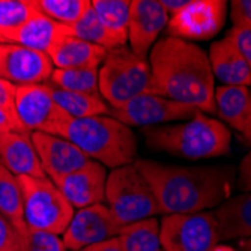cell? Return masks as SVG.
<instances>
[{"label": "cell", "mask_w": 251, "mask_h": 251, "mask_svg": "<svg viewBox=\"0 0 251 251\" xmlns=\"http://www.w3.org/2000/svg\"><path fill=\"white\" fill-rule=\"evenodd\" d=\"M149 94L215 113V77L208 54L196 44L166 36L151 50Z\"/></svg>", "instance_id": "cell-1"}, {"label": "cell", "mask_w": 251, "mask_h": 251, "mask_svg": "<svg viewBox=\"0 0 251 251\" xmlns=\"http://www.w3.org/2000/svg\"><path fill=\"white\" fill-rule=\"evenodd\" d=\"M159 212L197 214L212 209L229 199L235 182L233 166H173L142 159L137 161Z\"/></svg>", "instance_id": "cell-2"}, {"label": "cell", "mask_w": 251, "mask_h": 251, "mask_svg": "<svg viewBox=\"0 0 251 251\" xmlns=\"http://www.w3.org/2000/svg\"><path fill=\"white\" fill-rule=\"evenodd\" d=\"M146 145L185 159H204L229 153L232 134L221 121L199 113L193 119L175 125L149 126L143 131Z\"/></svg>", "instance_id": "cell-3"}, {"label": "cell", "mask_w": 251, "mask_h": 251, "mask_svg": "<svg viewBox=\"0 0 251 251\" xmlns=\"http://www.w3.org/2000/svg\"><path fill=\"white\" fill-rule=\"evenodd\" d=\"M62 137L104 167L128 166L137 156V139L132 129L111 116L71 118L63 128Z\"/></svg>", "instance_id": "cell-4"}, {"label": "cell", "mask_w": 251, "mask_h": 251, "mask_svg": "<svg viewBox=\"0 0 251 251\" xmlns=\"http://www.w3.org/2000/svg\"><path fill=\"white\" fill-rule=\"evenodd\" d=\"M104 201L121 227L159 214L153 191L135 164L113 169L108 173Z\"/></svg>", "instance_id": "cell-5"}, {"label": "cell", "mask_w": 251, "mask_h": 251, "mask_svg": "<svg viewBox=\"0 0 251 251\" xmlns=\"http://www.w3.org/2000/svg\"><path fill=\"white\" fill-rule=\"evenodd\" d=\"M151 66L146 59L135 56L131 49L119 47L107 51L98 70L100 95L118 108L135 97L149 94Z\"/></svg>", "instance_id": "cell-6"}, {"label": "cell", "mask_w": 251, "mask_h": 251, "mask_svg": "<svg viewBox=\"0 0 251 251\" xmlns=\"http://www.w3.org/2000/svg\"><path fill=\"white\" fill-rule=\"evenodd\" d=\"M25 200V221L29 230L62 235L75 209L65 199L54 182L45 177L20 176Z\"/></svg>", "instance_id": "cell-7"}, {"label": "cell", "mask_w": 251, "mask_h": 251, "mask_svg": "<svg viewBox=\"0 0 251 251\" xmlns=\"http://www.w3.org/2000/svg\"><path fill=\"white\" fill-rule=\"evenodd\" d=\"M163 251H212L218 233L211 212L172 214L159 224Z\"/></svg>", "instance_id": "cell-8"}, {"label": "cell", "mask_w": 251, "mask_h": 251, "mask_svg": "<svg viewBox=\"0 0 251 251\" xmlns=\"http://www.w3.org/2000/svg\"><path fill=\"white\" fill-rule=\"evenodd\" d=\"M15 110L20 122L29 132L62 137L71 118L54 102L49 83L17 86Z\"/></svg>", "instance_id": "cell-9"}, {"label": "cell", "mask_w": 251, "mask_h": 251, "mask_svg": "<svg viewBox=\"0 0 251 251\" xmlns=\"http://www.w3.org/2000/svg\"><path fill=\"white\" fill-rule=\"evenodd\" d=\"M201 113L196 107L180 104L163 97L143 94L118 108H108V116L126 126H153L175 121H188Z\"/></svg>", "instance_id": "cell-10"}, {"label": "cell", "mask_w": 251, "mask_h": 251, "mask_svg": "<svg viewBox=\"0 0 251 251\" xmlns=\"http://www.w3.org/2000/svg\"><path fill=\"white\" fill-rule=\"evenodd\" d=\"M227 2L224 0H190V3L172 15L167 33L184 41H203L214 38L224 26Z\"/></svg>", "instance_id": "cell-11"}, {"label": "cell", "mask_w": 251, "mask_h": 251, "mask_svg": "<svg viewBox=\"0 0 251 251\" xmlns=\"http://www.w3.org/2000/svg\"><path fill=\"white\" fill-rule=\"evenodd\" d=\"M121 229L105 204L98 203L74 212L66 230L62 233V241L68 251H78L116 238Z\"/></svg>", "instance_id": "cell-12"}, {"label": "cell", "mask_w": 251, "mask_h": 251, "mask_svg": "<svg viewBox=\"0 0 251 251\" xmlns=\"http://www.w3.org/2000/svg\"><path fill=\"white\" fill-rule=\"evenodd\" d=\"M53 63L42 54L17 44L0 42V78L15 86L39 84L49 81Z\"/></svg>", "instance_id": "cell-13"}, {"label": "cell", "mask_w": 251, "mask_h": 251, "mask_svg": "<svg viewBox=\"0 0 251 251\" xmlns=\"http://www.w3.org/2000/svg\"><path fill=\"white\" fill-rule=\"evenodd\" d=\"M30 137L44 173L53 182L84 167L90 161L84 152L63 137L42 132H30Z\"/></svg>", "instance_id": "cell-14"}, {"label": "cell", "mask_w": 251, "mask_h": 251, "mask_svg": "<svg viewBox=\"0 0 251 251\" xmlns=\"http://www.w3.org/2000/svg\"><path fill=\"white\" fill-rule=\"evenodd\" d=\"M169 23V14L158 0H132L128 23L131 51L142 59L155 45L158 35Z\"/></svg>", "instance_id": "cell-15"}, {"label": "cell", "mask_w": 251, "mask_h": 251, "mask_svg": "<svg viewBox=\"0 0 251 251\" xmlns=\"http://www.w3.org/2000/svg\"><path fill=\"white\" fill-rule=\"evenodd\" d=\"M105 167L94 159H90L84 167L54 182V185L74 209H83L102 203L105 197Z\"/></svg>", "instance_id": "cell-16"}, {"label": "cell", "mask_w": 251, "mask_h": 251, "mask_svg": "<svg viewBox=\"0 0 251 251\" xmlns=\"http://www.w3.org/2000/svg\"><path fill=\"white\" fill-rule=\"evenodd\" d=\"M0 164L14 176L45 177L29 131H11L0 142Z\"/></svg>", "instance_id": "cell-17"}, {"label": "cell", "mask_w": 251, "mask_h": 251, "mask_svg": "<svg viewBox=\"0 0 251 251\" xmlns=\"http://www.w3.org/2000/svg\"><path fill=\"white\" fill-rule=\"evenodd\" d=\"M47 56L56 70H80L98 68L104 62L107 50L70 35L65 27V33L54 42Z\"/></svg>", "instance_id": "cell-18"}, {"label": "cell", "mask_w": 251, "mask_h": 251, "mask_svg": "<svg viewBox=\"0 0 251 251\" xmlns=\"http://www.w3.org/2000/svg\"><path fill=\"white\" fill-rule=\"evenodd\" d=\"M211 214L218 241L251 238V193L226 199Z\"/></svg>", "instance_id": "cell-19"}, {"label": "cell", "mask_w": 251, "mask_h": 251, "mask_svg": "<svg viewBox=\"0 0 251 251\" xmlns=\"http://www.w3.org/2000/svg\"><path fill=\"white\" fill-rule=\"evenodd\" d=\"M208 59L214 77L223 86H251L250 66L227 36L211 45Z\"/></svg>", "instance_id": "cell-20"}, {"label": "cell", "mask_w": 251, "mask_h": 251, "mask_svg": "<svg viewBox=\"0 0 251 251\" xmlns=\"http://www.w3.org/2000/svg\"><path fill=\"white\" fill-rule=\"evenodd\" d=\"M63 33H65V26L50 20L49 17H45L36 8L33 15L25 23V25L18 27L15 32L9 33L3 39V42L17 44L29 50H33L42 54H49L54 42Z\"/></svg>", "instance_id": "cell-21"}, {"label": "cell", "mask_w": 251, "mask_h": 251, "mask_svg": "<svg viewBox=\"0 0 251 251\" xmlns=\"http://www.w3.org/2000/svg\"><path fill=\"white\" fill-rule=\"evenodd\" d=\"M215 111L223 122L241 134L245 129L250 110V90L244 86H220L214 94Z\"/></svg>", "instance_id": "cell-22"}, {"label": "cell", "mask_w": 251, "mask_h": 251, "mask_svg": "<svg viewBox=\"0 0 251 251\" xmlns=\"http://www.w3.org/2000/svg\"><path fill=\"white\" fill-rule=\"evenodd\" d=\"M0 214L11 221L17 229L26 235L27 224L25 221V200L20 180L0 164Z\"/></svg>", "instance_id": "cell-23"}, {"label": "cell", "mask_w": 251, "mask_h": 251, "mask_svg": "<svg viewBox=\"0 0 251 251\" xmlns=\"http://www.w3.org/2000/svg\"><path fill=\"white\" fill-rule=\"evenodd\" d=\"M66 32L80 38L86 42L95 44L98 47H102L104 50L110 51L119 47H125L126 41L121 39L119 36H116L115 33H111L102 23L98 18V15L95 14V11L90 6L81 17L80 20H77L74 25L71 26H65Z\"/></svg>", "instance_id": "cell-24"}, {"label": "cell", "mask_w": 251, "mask_h": 251, "mask_svg": "<svg viewBox=\"0 0 251 251\" xmlns=\"http://www.w3.org/2000/svg\"><path fill=\"white\" fill-rule=\"evenodd\" d=\"M49 87L54 102L73 119L104 116L105 113H108V107L101 97L70 92V90L59 89L53 84H49Z\"/></svg>", "instance_id": "cell-25"}, {"label": "cell", "mask_w": 251, "mask_h": 251, "mask_svg": "<svg viewBox=\"0 0 251 251\" xmlns=\"http://www.w3.org/2000/svg\"><path fill=\"white\" fill-rule=\"evenodd\" d=\"M118 239L122 251H163L159 241V223L155 218L124 226Z\"/></svg>", "instance_id": "cell-26"}, {"label": "cell", "mask_w": 251, "mask_h": 251, "mask_svg": "<svg viewBox=\"0 0 251 251\" xmlns=\"http://www.w3.org/2000/svg\"><path fill=\"white\" fill-rule=\"evenodd\" d=\"M100 68H80V70H53L50 84L77 94H87L94 97L100 95L98 86Z\"/></svg>", "instance_id": "cell-27"}, {"label": "cell", "mask_w": 251, "mask_h": 251, "mask_svg": "<svg viewBox=\"0 0 251 251\" xmlns=\"http://www.w3.org/2000/svg\"><path fill=\"white\" fill-rule=\"evenodd\" d=\"M90 6L111 33L124 41H128L131 2L128 0H92Z\"/></svg>", "instance_id": "cell-28"}, {"label": "cell", "mask_w": 251, "mask_h": 251, "mask_svg": "<svg viewBox=\"0 0 251 251\" xmlns=\"http://www.w3.org/2000/svg\"><path fill=\"white\" fill-rule=\"evenodd\" d=\"M45 17L62 26H71L90 8L89 0H33Z\"/></svg>", "instance_id": "cell-29"}, {"label": "cell", "mask_w": 251, "mask_h": 251, "mask_svg": "<svg viewBox=\"0 0 251 251\" xmlns=\"http://www.w3.org/2000/svg\"><path fill=\"white\" fill-rule=\"evenodd\" d=\"M35 11L33 0H0V42L25 25Z\"/></svg>", "instance_id": "cell-30"}, {"label": "cell", "mask_w": 251, "mask_h": 251, "mask_svg": "<svg viewBox=\"0 0 251 251\" xmlns=\"http://www.w3.org/2000/svg\"><path fill=\"white\" fill-rule=\"evenodd\" d=\"M21 251H68L60 235L42 230H27L23 238Z\"/></svg>", "instance_id": "cell-31"}, {"label": "cell", "mask_w": 251, "mask_h": 251, "mask_svg": "<svg viewBox=\"0 0 251 251\" xmlns=\"http://www.w3.org/2000/svg\"><path fill=\"white\" fill-rule=\"evenodd\" d=\"M23 238L25 235L0 214V251H21Z\"/></svg>", "instance_id": "cell-32"}, {"label": "cell", "mask_w": 251, "mask_h": 251, "mask_svg": "<svg viewBox=\"0 0 251 251\" xmlns=\"http://www.w3.org/2000/svg\"><path fill=\"white\" fill-rule=\"evenodd\" d=\"M15 92H17L15 84L0 78V108L6 113L17 126H20L21 129H26L20 122L17 110H15Z\"/></svg>", "instance_id": "cell-33"}, {"label": "cell", "mask_w": 251, "mask_h": 251, "mask_svg": "<svg viewBox=\"0 0 251 251\" xmlns=\"http://www.w3.org/2000/svg\"><path fill=\"white\" fill-rule=\"evenodd\" d=\"M230 20L233 27L251 29V0H232Z\"/></svg>", "instance_id": "cell-34"}, {"label": "cell", "mask_w": 251, "mask_h": 251, "mask_svg": "<svg viewBox=\"0 0 251 251\" xmlns=\"http://www.w3.org/2000/svg\"><path fill=\"white\" fill-rule=\"evenodd\" d=\"M227 38L232 41V44L241 53V56L244 57V60L247 62V65L251 70V29L233 27L229 33H227Z\"/></svg>", "instance_id": "cell-35"}, {"label": "cell", "mask_w": 251, "mask_h": 251, "mask_svg": "<svg viewBox=\"0 0 251 251\" xmlns=\"http://www.w3.org/2000/svg\"><path fill=\"white\" fill-rule=\"evenodd\" d=\"M238 187L241 191L251 193V151L244 156V159L241 161Z\"/></svg>", "instance_id": "cell-36"}, {"label": "cell", "mask_w": 251, "mask_h": 251, "mask_svg": "<svg viewBox=\"0 0 251 251\" xmlns=\"http://www.w3.org/2000/svg\"><path fill=\"white\" fill-rule=\"evenodd\" d=\"M78 251H122V248H121L119 239L116 236V238H111L108 241H104V242H100L95 245H89Z\"/></svg>", "instance_id": "cell-37"}, {"label": "cell", "mask_w": 251, "mask_h": 251, "mask_svg": "<svg viewBox=\"0 0 251 251\" xmlns=\"http://www.w3.org/2000/svg\"><path fill=\"white\" fill-rule=\"evenodd\" d=\"M11 131H26V129H21L20 126H17L6 113L0 108V142H2L5 139V135L9 134Z\"/></svg>", "instance_id": "cell-38"}, {"label": "cell", "mask_w": 251, "mask_h": 251, "mask_svg": "<svg viewBox=\"0 0 251 251\" xmlns=\"http://www.w3.org/2000/svg\"><path fill=\"white\" fill-rule=\"evenodd\" d=\"M188 3H190V0H161L163 8L170 17L177 14L180 9H184Z\"/></svg>", "instance_id": "cell-39"}, {"label": "cell", "mask_w": 251, "mask_h": 251, "mask_svg": "<svg viewBox=\"0 0 251 251\" xmlns=\"http://www.w3.org/2000/svg\"><path fill=\"white\" fill-rule=\"evenodd\" d=\"M244 139L251 143V92H250V110H248V121H247V125H245V129L242 132Z\"/></svg>", "instance_id": "cell-40"}, {"label": "cell", "mask_w": 251, "mask_h": 251, "mask_svg": "<svg viewBox=\"0 0 251 251\" xmlns=\"http://www.w3.org/2000/svg\"><path fill=\"white\" fill-rule=\"evenodd\" d=\"M239 250L241 251H251V238H247L242 242H239Z\"/></svg>", "instance_id": "cell-41"}, {"label": "cell", "mask_w": 251, "mask_h": 251, "mask_svg": "<svg viewBox=\"0 0 251 251\" xmlns=\"http://www.w3.org/2000/svg\"><path fill=\"white\" fill-rule=\"evenodd\" d=\"M212 251H236V250L229 245H215Z\"/></svg>", "instance_id": "cell-42"}]
</instances>
